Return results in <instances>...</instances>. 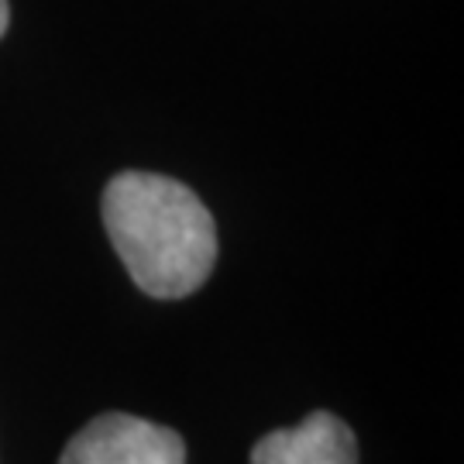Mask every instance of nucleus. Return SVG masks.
Instances as JSON below:
<instances>
[{
  "label": "nucleus",
  "instance_id": "1",
  "mask_svg": "<svg viewBox=\"0 0 464 464\" xmlns=\"http://www.w3.org/2000/svg\"><path fill=\"white\" fill-rule=\"evenodd\" d=\"M100 214L117 258L145 296L183 299L210 279L217 224L186 183L138 169L117 172Z\"/></svg>",
  "mask_w": 464,
  "mask_h": 464
},
{
  "label": "nucleus",
  "instance_id": "2",
  "mask_svg": "<svg viewBox=\"0 0 464 464\" xmlns=\"http://www.w3.org/2000/svg\"><path fill=\"white\" fill-rule=\"evenodd\" d=\"M59 464H186V444L145 416L100 413L69 440Z\"/></svg>",
  "mask_w": 464,
  "mask_h": 464
},
{
  "label": "nucleus",
  "instance_id": "3",
  "mask_svg": "<svg viewBox=\"0 0 464 464\" xmlns=\"http://www.w3.org/2000/svg\"><path fill=\"white\" fill-rule=\"evenodd\" d=\"M251 464H358V437L341 416L314 410L299 427L266 433Z\"/></svg>",
  "mask_w": 464,
  "mask_h": 464
},
{
  "label": "nucleus",
  "instance_id": "4",
  "mask_svg": "<svg viewBox=\"0 0 464 464\" xmlns=\"http://www.w3.org/2000/svg\"><path fill=\"white\" fill-rule=\"evenodd\" d=\"M7 24H11V4H7V0H0V34L7 32Z\"/></svg>",
  "mask_w": 464,
  "mask_h": 464
}]
</instances>
